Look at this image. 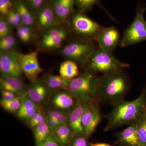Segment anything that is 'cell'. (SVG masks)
Returning a JSON list of instances; mask_svg holds the SVG:
<instances>
[{
  "mask_svg": "<svg viewBox=\"0 0 146 146\" xmlns=\"http://www.w3.org/2000/svg\"><path fill=\"white\" fill-rule=\"evenodd\" d=\"M130 81L123 70L104 74L98 78L97 98L113 106L123 101Z\"/></svg>",
  "mask_w": 146,
  "mask_h": 146,
  "instance_id": "1",
  "label": "cell"
},
{
  "mask_svg": "<svg viewBox=\"0 0 146 146\" xmlns=\"http://www.w3.org/2000/svg\"><path fill=\"white\" fill-rule=\"evenodd\" d=\"M145 97L143 94L136 99L130 101L120 102L114 106L108 116L105 131L135 123L145 113Z\"/></svg>",
  "mask_w": 146,
  "mask_h": 146,
  "instance_id": "2",
  "label": "cell"
},
{
  "mask_svg": "<svg viewBox=\"0 0 146 146\" xmlns=\"http://www.w3.org/2000/svg\"><path fill=\"white\" fill-rule=\"evenodd\" d=\"M98 77L86 70L71 80L67 91L78 102L89 103L96 100Z\"/></svg>",
  "mask_w": 146,
  "mask_h": 146,
  "instance_id": "3",
  "label": "cell"
},
{
  "mask_svg": "<svg viewBox=\"0 0 146 146\" xmlns=\"http://www.w3.org/2000/svg\"><path fill=\"white\" fill-rule=\"evenodd\" d=\"M85 66L86 70L104 74L123 70L129 67V64L121 61L112 52L106 51L97 46Z\"/></svg>",
  "mask_w": 146,
  "mask_h": 146,
  "instance_id": "4",
  "label": "cell"
},
{
  "mask_svg": "<svg viewBox=\"0 0 146 146\" xmlns=\"http://www.w3.org/2000/svg\"><path fill=\"white\" fill-rule=\"evenodd\" d=\"M145 9L138 6L133 22L125 29L120 46L124 48L146 41V21L144 18Z\"/></svg>",
  "mask_w": 146,
  "mask_h": 146,
  "instance_id": "5",
  "label": "cell"
},
{
  "mask_svg": "<svg viewBox=\"0 0 146 146\" xmlns=\"http://www.w3.org/2000/svg\"><path fill=\"white\" fill-rule=\"evenodd\" d=\"M95 42L83 39L73 41L60 50V54L68 60L85 65L97 47Z\"/></svg>",
  "mask_w": 146,
  "mask_h": 146,
  "instance_id": "6",
  "label": "cell"
},
{
  "mask_svg": "<svg viewBox=\"0 0 146 146\" xmlns=\"http://www.w3.org/2000/svg\"><path fill=\"white\" fill-rule=\"evenodd\" d=\"M70 23L73 31L81 39L86 40L94 41L103 28L84 13L79 11L72 15Z\"/></svg>",
  "mask_w": 146,
  "mask_h": 146,
  "instance_id": "7",
  "label": "cell"
},
{
  "mask_svg": "<svg viewBox=\"0 0 146 146\" xmlns=\"http://www.w3.org/2000/svg\"><path fill=\"white\" fill-rule=\"evenodd\" d=\"M18 59L22 72L27 78L31 82L36 80L43 71L39 65L37 52L27 54L19 53Z\"/></svg>",
  "mask_w": 146,
  "mask_h": 146,
  "instance_id": "8",
  "label": "cell"
},
{
  "mask_svg": "<svg viewBox=\"0 0 146 146\" xmlns=\"http://www.w3.org/2000/svg\"><path fill=\"white\" fill-rule=\"evenodd\" d=\"M120 32L115 27H104L94 39L98 46L109 52H112L120 45Z\"/></svg>",
  "mask_w": 146,
  "mask_h": 146,
  "instance_id": "9",
  "label": "cell"
},
{
  "mask_svg": "<svg viewBox=\"0 0 146 146\" xmlns=\"http://www.w3.org/2000/svg\"><path fill=\"white\" fill-rule=\"evenodd\" d=\"M67 36V32L62 27H52L46 30L42 35L39 45L43 49L52 50L60 46Z\"/></svg>",
  "mask_w": 146,
  "mask_h": 146,
  "instance_id": "10",
  "label": "cell"
},
{
  "mask_svg": "<svg viewBox=\"0 0 146 146\" xmlns=\"http://www.w3.org/2000/svg\"><path fill=\"white\" fill-rule=\"evenodd\" d=\"M19 53L1 52L0 71L3 75L21 78L23 73L18 59Z\"/></svg>",
  "mask_w": 146,
  "mask_h": 146,
  "instance_id": "11",
  "label": "cell"
},
{
  "mask_svg": "<svg viewBox=\"0 0 146 146\" xmlns=\"http://www.w3.org/2000/svg\"><path fill=\"white\" fill-rule=\"evenodd\" d=\"M100 119L99 108L96 100L88 104L82 115V123L85 136L89 137L94 133Z\"/></svg>",
  "mask_w": 146,
  "mask_h": 146,
  "instance_id": "12",
  "label": "cell"
},
{
  "mask_svg": "<svg viewBox=\"0 0 146 146\" xmlns=\"http://www.w3.org/2000/svg\"><path fill=\"white\" fill-rule=\"evenodd\" d=\"M51 89L46 84L44 80L36 79L29 86L27 95L34 102L42 106L50 98Z\"/></svg>",
  "mask_w": 146,
  "mask_h": 146,
  "instance_id": "13",
  "label": "cell"
},
{
  "mask_svg": "<svg viewBox=\"0 0 146 146\" xmlns=\"http://www.w3.org/2000/svg\"><path fill=\"white\" fill-rule=\"evenodd\" d=\"M57 91L52 94L50 98L52 107L68 114L78 102L66 90Z\"/></svg>",
  "mask_w": 146,
  "mask_h": 146,
  "instance_id": "14",
  "label": "cell"
},
{
  "mask_svg": "<svg viewBox=\"0 0 146 146\" xmlns=\"http://www.w3.org/2000/svg\"><path fill=\"white\" fill-rule=\"evenodd\" d=\"M89 103L78 102L75 106L68 114L67 124L70 128L74 135H84L82 120L84 112Z\"/></svg>",
  "mask_w": 146,
  "mask_h": 146,
  "instance_id": "15",
  "label": "cell"
},
{
  "mask_svg": "<svg viewBox=\"0 0 146 146\" xmlns=\"http://www.w3.org/2000/svg\"><path fill=\"white\" fill-rule=\"evenodd\" d=\"M59 22L66 21L72 15L75 0H50L49 4Z\"/></svg>",
  "mask_w": 146,
  "mask_h": 146,
  "instance_id": "16",
  "label": "cell"
},
{
  "mask_svg": "<svg viewBox=\"0 0 146 146\" xmlns=\"http://www.w3.org/2000/svg\"><path fill=\"white\" fill-rule=\"evenodd\" d=\"M0 87L15 93L18 96L23 97L27 94V89L21 78L1 75Z\"/></svg>",
  "mask_w": 146,
  "mask_h": 146,
  "instance_id": "17",
  "label": "cell"
},
{
  "mask_svg": "<svg viewBox=\"0 0 146 146\" xmlns=\"http://www.w3.org/2000/svg\"><path fill=\"white\" fill-rule=\"evenodd\" d=\"M36 20L40 27L45 30L54 26L56 17L49 4L43 6L37 11Z\"/></svg>",
  "mask_w": 146,
  "mask_h": 146,
  "instance_id": "18",
  "label": "cell"
},
{
  "mask_svg": "<svg viewBox=\"0 0 146 146\" xmlns=\"http://www.w3.org/2000/svg\"><path fill=\"white\" fill-rule=\"evenodd\" d=\"M41 108V106L34 102L26 94L22 97V104L20 109L16 113V116L20 119L27 123Z\"/></svg>",
  "mask_w": 146,
  "mask_h": 146,
  "instance_id": "19",
  "label": "cell"
},
{
  "mask_svg": "<svg viewBox=\"0 0 146 146\" xmlns=\"http://www.w3.org/2000/svg\"><path fill=\"white\" fill-rule=\"evenodd\" d=\"M118 141L122 146H139L137 127L135 122L120 132Z\"/></svg>",
  "mask_w": 146,
  "mask_h": 146,
  "instance_id": "20",
  "label": "cell"
},
{
  "mask_svg": "<svg viewBox=\"0 0 146 146\" xmlns=\"http://www.w3.org/2000/svg\"><path fill=\"white\" fill-rule=\"evenodd\" d=\"M13 6L21 16L23 25L31 27L36 25V18L32 13L31 9L23 0H16Z\"/></svg>",
  "mask_w": 146,
  "mask_h": 146,
  "instance_id": "21",
  "label": "cell"
},
{
  "mask_svg": "<svg viewBox=\"0 0 146 146\" xmlns=\"http://www.w3.org/2000/svg\"><path fill=\"white\" fill-rule=\"evenodd\" d=\"M59 73V75L68 80L72 79L80 75L77 63L68 59L61 63Z\"/></svg>",
  "mask_w": 146,
  "mask_h": 146,
  "instance_id": "22",
  "label": "cell"
},
{
  "mask_svg": "<svg viewBox=\"0 0 146 146\" xmlns=\"http://www.w3.org/2000/svg\"><path fill=\"white\" fill-rule=\"evenodd\" d=\"M71 80L63 78L60 75L50 74L46 76L44 81L52 90H64L67 91Z\"/></svg>",
  "mask_w": 146,
  "mask_h": 146,
  "instance_id": "23",
  "label": "cell"
},
{
  "mask_svg": "<svg viewBox=\"0 0 146 146\" xmlns=\"http://www.w3.org/2000/svg\"><path fill=\"white\" fill-rule=\"evenodd\" d=\"M53 134L63 146L70 145L74 136L68 124L58 126Z\"/></svg>",
  "mask_w": 146,
  "mask_h": 146,
  "instance_id": "24",
  "label": "cell"
},
{
  "mask_svg": "<svg viewBox=\"0 0 146 146\" xmlns=\"http://www.w3.org/2000/svg\"><path fill=\"white\" fill-rule=\"evenodd\" d=\"M33 130L35 144L44 141L53 133L46 122L36 126Z\"/></svg>",
  "mask_w": 146,
  "mask_h": 146,
  "instance_id": "25",
  "label": "cell"
},
{
  "mask_svg": "<svg viewBox=\"0 0 146 146\" xmlns=\"http://www.w3.org/2000/svg\"><path fill=\"white\" fill-rule=\"evenodd\" d=\"M135 123L137 127L139 146H146V112Z\"/></svg>",
  "mask_w": 146,
  "mask_h": 146,
  "instance_id": "26",
  "label": "cell"
},
{
  "mask_svg": "<svg viewBox=\"0 0 146 146\" xmlns=\"http://www.w3.org/2000/svg\"><path fill=\"white\" fill-rule=\"evenodd\" d=\"M22 102V97L18 96L9 100L1 99L0 105L6 111L16 113L21 107Z\"/></svg>",
  "mask_w": 146,
  "mask_h": 146,
  "instance_id": "27",
  "label": "cell"
},
{
  "mask_svg": "<svg viewBox=\"0 0 146 146\" xmlns=\"http://www.w3.org/2000/svg\"><path fill=\"white\" fill-rule=\"evenodd\" d=\"M46 117L55 120L60 125L67 124L68 114L53 108H47L44 110Z\"/></svg>",
  "mask_w": 146,
  "mask_h": 146,
  "instance_id": "28",
  "label": "cell"
},
{
  "mask_svg": "<svg viewBox=\"0 0 146 146\" xmlns=\"http://www.w3.org/2000/svg\"><path fill=\"white\" fill-rule=\"evenodd\" d=\"M31 28L24 25L16 28V35L21 42L28 43L33 39L34 35Z\"/></svg>",
  "mask_w": 146,
  "mask_h": 146,
  "instance_id": "29",
  "label": "cell"
},
{
  "mask_svg": "<svg viewBox=\"0 0 146 146\" xmlns=\"http://www.w3.org/2000/svg\"><path fill=\"white\" fill-rule=\"evenodd\" d=\"M16 45V38L11 34L1 37L0 39L1 52L11 51Z\"/></svg>",
  "mask_w": 146,
  "mask_h": 146,
  "instance_id": "30",
  "label": "cell"
},
{
  "mask_svg": "<svg viewBox=\"0 0 146 146\" xmlns=\"http://www.w3.org/2000/svg\"><path fill=\"white\" fill-rule=\"evenodd\" d=\"M46 122V117L44 110H42L41 108L27 123L29 127L33 129L36 126Z\"/></svg>",
  "mask_w": 146,
  "mask_h": 146,
  "instance_id": "31",
  "label": "cell"
},
{
  "mask_svg": "<svg viewBox=\"0 0 146 146\" xmlns=\"http://www.w3.org/2000/svg\"><path fill=\"white\" fill-rule=\"evenodd\" d=\"M100 0H75V5L78 11L84 13L91 10L95 5L100 2Z\"/></svg>",
  "mask_w": 146,
  "mask_h": 146,
  "instance_id": "32",
  "label": "cell"
},
{
  "mask_svg": "<svg viewBox=\"0 0 146 146\" xmlns=\"http://www.w3.org/2000/svg\"><path fill=\"white\" fill-rule=\"evenodd\" d=\"M12 0H0V13L2 16H6L13 6Z\"/></svg>",
  "mask_w": 146,
  "mask_h": 146,
  "instance_id": "33",
  "label": "cell"
},
{
  "mask_svg": "<svg viewBox=\"0 0 146 146\" xmlns=\"http://www.w3.org/2000/svg\"><path fill=\"white\" fill-rule=\"evenodd\" d=\"M11 25L6 19L1 18L0 20V37L11 34Z\"/></svg>",
  "mask_w": 146,
  "mask_h": 146,
  "instance_id": "34",
  "label": "cell"
},
{
  "mask_svg": "<svg viewBox=\"0 0 146 146\" xmlns=\"http://www.w3.org/2000/svg\"><path fill=\"white\" fill-rule=\"evenodd\" d=\"M86 138L84 134L74 135L70 146H88Z\"/></svg>",
  "mask_w": 146,
  "mask_h": 146,
  "instance_id": "35",
  "label": "cell"
},
{
  "mask_svg": "<svg viewBox=\"0 0 146 146\" xmlns=\"http://www.w3.org/2000/svg\"><path fill=\"white\" fill-rule=\"evenodd\" d=\"M35 146H63L55 137L53 134L44 141L39 143L35 144Z\"/></svg>",
  "mask_w": 146,
  "mask_h": 146,
  "instance_id": "36",
  "label": "cell"
},
{
  "mask_svg": "<svg viewBox=\"0 0 146 146\" xmlns=\"http://www.w3.org/2000/svg\"><path fill=\"white\" fill-rule=\"evenodd\" d=\"M45 0H25V2L31 9L37 10L44 6Z\"/></svg>",
  "mask_w": 146,
  "mask_h": 146,
  "instance_id": "37",
  "label": "cell"
},
{
  "mask_svg": "<svg viewBox=\"0 0 146 146\" xmlns=\"http://www.w3.org/2000/svg\"><path fill=\"white\" fill-rule=\"evenodd\" d=\"M8 14L11 15L13 19V26L17 28L21 25H23L21 16L19 13L15 9H11Z\"/></svg>",
  "mask_w": 146,
  "mask_h": 146,
  "instance_id": "38",
  "label": "cell"
},
{
  "mask_svg": "<svg viewBox=\"0 0 146 146\" xmlns=\"http://www.w3.org/2000/svg\"><path fill=\"white\" fill-rule=\"evenodd\" d=\"M1 99L9 100L13 99L18 97L15 93L7 90L1 89Z\"/></svg>",
  "mask_w": 146,
  "mask_h": 146,
  "instance_id": "39",
  "label": "cell"
},
{
  "mask_svg": "<svg viewBox=\"0 0 146 146\" xmlns=\"http://www.w3.org/2000/svg\"><path fill=\"white\" fill-rule=\"evenodd\" d=\"M90 146H112L104 143H92L90 144Z\"/></svg>",
  "mask_w": 146,
  "mask_h": 146,
  "instance_id": "40",
  "label": "cell"
},
{
  "mask_svg": "<svg viewBox=\"0 0 146 146\" xmlns=\"http://www.w3.org/2000/svg\"></svg>",
  "mask_w": 146,
  "mask_h": 146,
  "instance_id": "41",
  "label": "cell"
}]
</instances>
